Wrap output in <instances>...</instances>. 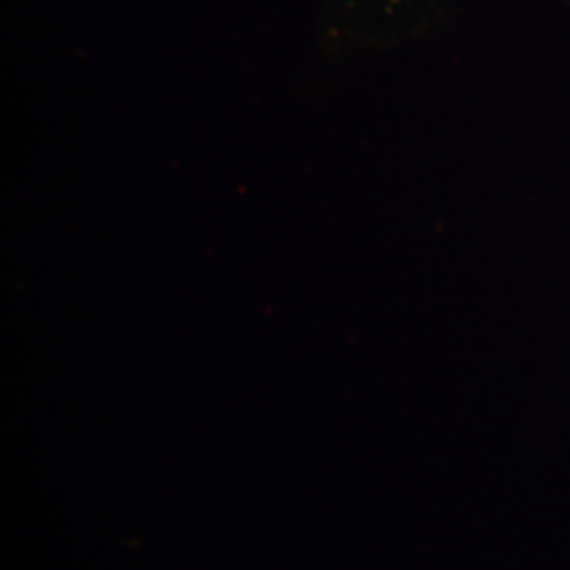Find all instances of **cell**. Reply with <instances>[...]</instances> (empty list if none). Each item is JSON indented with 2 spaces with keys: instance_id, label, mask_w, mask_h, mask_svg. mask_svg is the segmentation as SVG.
Returning <instances> with one entry per match:
<instances>
[]
</instances>
